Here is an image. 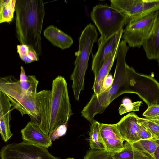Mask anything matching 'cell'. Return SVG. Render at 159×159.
I'll list each match as a JSON object with an SVG mask.
<instances>
[{
    "label": "cell",
    "mask_w": 159,
    "mask_h": 159,
    "mask_svg": "<svg viewBox=\"0 0 159 159\" xmlns=\"http://www.w3.org/2000/svg\"><path fill=\"white\" fill-rule=\"evenodd\" d=\"M137 121L148 131L153 139L159 140V120H149L138 116Z\"/></svg>",
    "instance_id": "603a6c76"
},
{
    "label": "cell",
    "mask_w": 159,
    "mask_h": 159,
    "mask_svg": "<svg viewBox=\"0 0 159 159\" xmlns=\"http://www.w3.org/2000/svg\"><path fill=\"white\" fill-rule=\"evenodd\" d=\"M113 81V78L112 75H108L104 81L101 93L105 91L109 88L112 84Z\"/></svg>",
    "instance_id": "1f68e13d"
},
{
    "label": "cell",
    "mask_w": 159,
    "mask_h": 159,
    "mask_svg": "<svg viewBox=\"0 0 159 159\" xmlns=\"http://www.w3.org/2000/svg\"><path fill=\"white\" fill-rule=\"evenodd\" d=\"M143 115L148 119L159 120V104H153L148 106Z\"/></svg>",
    "instance_id": "4316f807"
},
{
    "label": "cell",
    "mask_w": 159,
    "mask_h": 159,
    "mask_svg": "<svg viewBox=\"0 0 159 159\" xmlns=\"http://www.w3.org/2000/svg\"><path fill=\"white\" fill-rule=\"evenodd\" d=\"M137 116L134 112H132L124 116L115 124L123 139L131 143L140 140L137 121Z\"/></svg>",
    "instance_id": "5bb4252c"
},
{
    "label": "cell",
    "mask_w": 159,
    "mask_h": 159,
    "mask_svg": "<svg viewBox=\"0 0 159 159\" xmlns=\"http://www.w3.org/2000/svg\"><path fill=\"white\" fill-rule=\"evenodd\" d=\"M129 47L123 40L120 42L116 59H117L111 85L105 91L98 95L94 93L81 111L82 116L91 123L97 114L103 113L115 99L126 93L127 82L125 57Z\"/></svg>",
    "instance_id": "7a4b0ae2"
},
{
    "label": "cell",
    "mask_w": 159,
    "mask_h": 159,
    "mask_svg": "<svg viewBox=\"0 0 159 159\" xmlns=\"http://www.w3.org/2000/svg\"><path fill=\"white\" fill-rule=\"evenodd\" d=\"M2 9V0H0V19H1Z\"/></svg>",
    "instance_id": "836d02e7"
},
{
    "label": "cell",
    "mask_w": 159,
    "mask_h": 159,
    "mask_svg": "<svg viewBox=\"0 0 159 159\" xmlns=\"http://www.w3.org/2000/svg\"><path fill=\"white\" fill-rule=\"evenodd\" d=\"M66 159H74V158L70 157V158H66Z\"/></svg>",
    "instance_id": "e575fe53"
},
{
    "label": "cell",
    "mask_w": 159,
    "mask_h": 159,
    "mask_svg": "<svg viewBox=\"0 0 159 159\" xmlns=\"http://www.w3.org/2000/svg\"><path fill=\"white\" fill-rule=\"evenodd\" d=\"M131 144L138 151L146 155H150L155 158L156 151L159 148V140L153 139H140Z\"/></svg>",
    "instance_id": "44dd1931"
},
{
    "label": "cell",
    "mask_w": 159,
    "mask_h": 159,
    "mask_svg": "<svg viewBox=\"0 0 159 159\" xmlns=\"http://www.w3.org/2000/svg\"><path fill=\"white\" fill-rule=\"evenodd\" d=\"M16 0H11L5 6L2 7L0 24L11 21L14 17L15 5Z\"/></svg>",
    "instance_id": "d4e9b609"
},
{
    "label": "cell",
    "mask_w": 159,
    "mask_h": 159,
    "mask_svg": "<svg viewBox=\"0 0 159 159\" xmlns=\"http://www.w3.org/2000/svg\"><path fill=\"white\" fill-rule=\"evenodd\" d=\"M142 159H156L150 155H146Z\"/></svg>",
    "instance_id": "d6a6232c"
},
{
    "label": "cell",
    "mask_w": 159,
    "mask_h": 159,
    "mask_svg": "<svg viewBox=\"0 0 159 159\" xmlns=\"http://www.w3.org/2000/svg\"><path fill=\"white\" fill-rule=\"evenodd\" d=\"M20 79L13 76L0 77V91L8 97L12 106L16 108L27 93H36L39 83L34 75L27 76L22 66H21Z\"/></svg>",
    "instance_id": "52a82bcc"
},
{
    "label": "cell",
    "mask_w": 159,
    "mask_h": 159,
    "mask_svg": "<svg viewBox=\"0 0 159 159\" xmlns=\"http://www.w3.org/2000/svg\"><path fill=\"white\" fill-rule=\"evenodd\" d=\"M110 153L114 159H142L146 155L127 141L124 144L122 149L116 152Z\"/></svg>",
    "instance_id": "7402d4cb"
},
{
    "label": "cell",
    "mask_w": 159,
    "mask_h": 159,
    "mask_svg": "<svg viewBox=\"0 0 159 159\" xmlns=\"http://www.w3.org/2000/svg\"><path fill=\"white\" fill-rule=\"evenodd\" d=\"M142 46L147 58L159 62V11L156 15L152 29L148 35L144 40Z\"/></svg>",
    "instance_id": "9a60e30c"
},
{
    "label": "cell",
    "mask_w": 159,
    "mask_h": 159,
    "mask_svg": "<svg viewBox=\"0 0 159 159\" xmlns=\"http://www.w3.org/2000/svg\"><path fill=\"white\" fill-rule=\"evenodd\" d=\"M11 106L8 97L0 91V133L5 142L13 135L11 131L10 125Z\"/></svg>",
    "instance_id": "2e32d148"
},
{
    "label": "cell",
    "mask_w": 159,
    "mask_h": 159,
    "mask_svg": "<svg viewBox=\"0 0 159 159\" xmlns=\"http://www.w3.org/2000/svg\"><path fill=\"white\" fill-rule=\"evenodd\" d=\"M100 131L106 150L110 152L119 151L124 147L122 138L115 124L101 123Z\"/></svg>",
    "instance_id": "7c38bea8"
},
{
    "label": "cell",
    "mask_w": 159,
    "mask_h": 159,
    "mask_svg": "<svg viewBox=\"0 0 159 159\" xmlns=\"http://www.w3.org/2000/svg\"><path fill=\"white\" fill-rule=\"evenodd\" d=\"M142 103L141 101L132 102L131 100L128 98L124 99L119 108L120 116L130 112L139 111V107Z\"/></svg>",
    "instance_id": "cb8c5ba5"
},
{
    "label": "cell",
    "mask_w": 159,
    "mask_h": 159,
    "mask_svg": "<svg viewBox=\"0 0 159 159\" xmlns=\"http://www.w3.org/2000/svg\"><path fill=\"white\" fill-rule=\"evenodd\" d=\"M43 34L53 45L63 50L69 48L73 43L70 36L53 25L48 27L44 30Z\"/></svg>",
    "instance_id": "ac0fdd59"
},
{
    "label": "cell",
    "mask_w": 159,
    "mask_h": 159,
    "mask_svg": "<svg viewBox=\"0 0 159 159\" xmlns=\"http://www.w3.org/2000/svg\"><path fill=\"white\" fill-rule=\"evenodd\" d=\"M51 90H43L36 93L40 115V129L45 133L48 134Z\"/></svg>",
    "instance_id": "e0dca14e"
},
{
    "label": "cell",
    "mask_w": 159,
    "mask_h": 159,
    "mask_svg": "<svg viewBox=\"0 0 159 159\" xmlns=\"http://www.w3.org/2000/svg\"><path fill=\"white\" fill-rule=\"evenodd\" d=\"M1 159H59L45 148L23 141L9 144L0 151Z\"/></svg>",
    "instance_id": "9c48e42d"
},
{
    "label": "cell",
    "mask_w": 159,
    "mask_h": 159,
    "mask_svg": "<svg viewBox=\"0 0 159 159\" xmlns=\"http://www.w3.org/2000/svg\"><path fill=\"white\" fill-rule=\"evenodd\" d=\"M21 132L23 141L46 148L52 145L49 134L44 132L37 123L29 122Z\"/></svg>",
    "instance_id": "4fadbf2b"
},
{
    "label": "cell",
    "mask_w": 159,
    "mask_h": 159,
    "mask_svg": "<svg viewBox=\"0 0 159 159\" xmlns=\"http://www.w3.org/2000/svg\"><path fill=\"white\" fill-rule=\"evenodd\" d=\"M98 34L93 25L89 23L83 30L79 39V50L75 52L77 56L74 68L70 76L73 81L72 88L75 99L79 101L80 92L84 90L85 74L88 61L94 43L97 41Z\"/></svg>",
    "instance_id": "3957f363"
},
{
    "label": "cell",
    "mask_w": 159,
    "mask_h": 159,
    "mask_svg": "<svg viewBox=\"0 0 159 159\" xmlns=\"http://www.w3.org/2000/svg\"><path fill=\"white\" fill-rule=\"evenodd\" d=\"M20 58L26 64L37 61L39 60L38 55L34 50L31 47L28 55Z\"/></svg>",
    "instance_id": "f1b7e54d"
},
{
    "label": "cell",
    "mask_w": 159,
    "mask_h": 159,
    "mask_svg": "<svg viewBox=\"0 0 159 159\" xmlns=\"http://www.w3.org/2000/svg\"><path fill=\"white\" fill-rule=\"evenodd\" d=\"M67 129V125H61L53 130L48 134L52 141H54L65 134Z\"/></svg>",
    "instance_id": "83f0119b"
},
{
    "label": "cell",
    "mask_w": 159,
    "mask_h": 159,
    "mask_svg": "<svg viewBox=\"0 0 159 159\" xmlns=\"http://www.w3.org/2000/svg\"><path fill=\"white\" fill-rule=\"evenodd\" d=\"M90 17L101 34L98 43L117 32L130 20L129 17L107 4L96 5L90 13Z\"/></svg>",
    "instance_id": "5b68a950"
},
{
    "label": "cell",
    "mask_w": 159,
    "mask_h": 159,
    "mask_svg": "<svg viewBox=\"0 0 159 159\" xmlns=\"http://www.w3.org/2000/svg\"><path fill=\"white\" fill-rule=\"evenodd\" d=\"M52 86L48 134L60 126L67 125L73 114L64 78L57 76Z\"/></svg>",
    "instance_id": "277c9868"
},
{
    "label": "cell",
    "mask_w": 159,
    "mask_h": 159,
    "mask_svg": "<svg viewBox=\"0 0 159 159\" xmlns=\"http://www.w3.org/2000/svg\"><path fill=\"white\" fill-rule=\"evenodd\" d=\"M100 124L95 120L91 123L89 132L90 149L106 150L100 133Z\"/></svg>",
    "instance_id": "ffe728a7"
},
{
    "label": "cell",
    "mask_w": 159,
    "mask_h": 159,
    "mask_svg": "<svg viewBox=\"0 0 159 159\" xmlns=\"http://www.w3.org/2000/svg\"><path fill=\"white\" fill-rule=\"evenodd\" d=\"M126 68V93L137 94L148 106L159 104V84L157 80L151 75L136 72L127 64Z\"/></svg>",
    "instance_id": "8992f818"
},
{
    "label": "cell",
    "mask_w": 159,
    "mask_h": 159,
    "mask_svg": "<svg viewBox=\"0 0 159 159\" xmlns=\"http://www.w3.org/2000/svg\"><path fill=\"white\" fill-rule=\"evenodd\" d=\"M30 47L28 45L24 44L17 45V52L20 58L28 55Z\"/></svg>",
    "instance_id": "4dcf8cb0"
},
{
    "label": "cell",
    "mask_w": 159,
    "mask_h": 159,
    "mask_svg": "<svg viewBox=\"0 0 159 159\" xmlns=\"http://www.w3.org/2000/svg\"><path fill=\"white\" fill-rule=\"evenodd\" d=\"M137 123L139 126V135L140 139H152L151 134L143 126Z\"/></svg>",
    "instance_id": "f546056e"
},
{
    "label": "cell",
    "mask_w": 159,
    "mask_h": 159,
    "mask_svg": "<svg viewBox=\"0 0 159 159\" xmlns=\"http://www.w3.org/2000/svg\"><path fill=\"white\" fill-rule=\"evenodd\" d=\"M16 28L21 44L32 47L41 54V34L45 14L42 0H17L15 5Z\"/></svg>",
    "instance_id": "6da1fadb"
},
{
    "label": "cell",
    "mask_w": 159,
    "mask_h": 159,
    "mask_svg": "<svg viewBox=\"0 0 159 159\" xmlns=\"http://www.w3.org/2000/svg\"><path fill=\"white\" fill-rule=\"evenodd\" d=\"M118 46L109 56L99 70L97 76L95 77L92 89L94 91V94L96 95L98 94L101 92L104 81L109 75L114 61L116 59Z\"/></svg>",
    "instance_id": "d6986e66"
},
{
    "label": "cell",
    "mask_w": 159,
    "mask_h": 159,
    "mask_svg": "<svg viewBox=\"0 0 159 159\" xmlns=\"http://www.w3.org/2000/svg\"><path fill=\"white\" fill-rule=\"evenodd\" d=\"M84 159H114L111 153L106 150L89 149Z\"/></svg>",
    "instance_id": "484cf974"
},
{
    "label": "cell",
    "mask_w": 159,
    "mask_h": 159,
    "mask_svg": "<svg viewBox=\"0 0 159 159\" xmlns=\"http://www.w3.org/2000/svg\"><path fill=\"white\" fill-rule=\"evenodd\" d=\"M123 28L104 41L98 43V48L96 53L92 54V70L94 77L109 56L118 46L123 34Z\"/></svg>",
    "instance_id": "8fae6325"
},
{
    "label": "cell",
    "mask_w": 159,
    "mask_h": 159,
    "mask_svg": "<svg viewBox=\"0 0 159 159\" xmlns=\"http://www.w3.org/2000/svg\"><path fill=\"white\" fill-rule=\"evenodd\" d=\"M156 15V11L129 20L122 36L129 47L140 48L142 46L152 29Z\"/></svg>",
    "instance_id": "ba28073f"
},
{
    "label": "cell",
    "mask_w": 159,
    "mask_h": 159,
    "mask_svg": "<svg viewBox=\"0 0 159 159\" xmlns=\"http://www.w3.org/2000/svg\"><path fill=\"white\" fill-rule=\"evenodd\" d=\"M110 6L129 17L137 18L156 12L159 9V0H111Z\"/></svg>",
    "instance_id": "30bf717a"
}]
</instances>
